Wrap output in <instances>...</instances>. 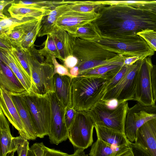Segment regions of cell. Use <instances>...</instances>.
Masks as SVG:
<instances>
[{"mask_svg": "<svg viewBox=\"0 0 156 156\" xmlns=\"http://www.w3.org/2000/svg\"><path fill=\"white\" fill-rule=\"evenodd\" d=\"M77 111L73 107L66 108L65 117L66 126L68 129L76 115Z\"/></svg>", "mask_w": 156, "mask_h": 156, "instance_id": "cell-41", "label": "cell"}, {"mask_svg": "<svg viewBox=\"0 0 156 156\" xmlns=\"http://www.w3.org/2000/svg\"><path fill=\"white\" fill-rule=\"evenodd\" d=\"M30 148L34 151L36 156H69L66 153L46 147L43 142L34 143Z\"/></svg>", "mask_w": 156, "mask_h": 156, "instance_id": "cell-29", "label": "cell"}, {"mask_svg": "<svg viewBox=\"0 0 156 156\" xmlns=\"http://www.w3.org/2000/svg\"><path fill=\"white\" fill-rule=\"evenodd\" d=\"M41 20L34 28L24 35L21 47L27 49L34 47V43L40 29Z\"/></svg>", "mask_w": 156, "mask_h": 156, "instance_id": "cell-30", "label": "cell"}, {"mask_svg": "<svg viewBox=\"0 0 156 156\" xmlns=\"http://www.w3.org/2000/svg\"><path fill=\"white\" fill-rule=\"evenodd\" d=\"M56 58L55 56H53L52 58L54 75L58 74L61 76H67L71 77L68 69L64 65L59 64L57 61Z\"/></svg>", "mask_w": 156, "mask_h": 156, "instance_id": "cell-39", "label": "cell"}, {"mask_svg": "<svg viewBox=\"0 0 156 156\" xmlns=\"http://www.w3.org/2000/svg\"><path fill=\"white\" fill-rule=\"evenodd\" d=\"M90 41L106 50L125 56L145 58L152 56L155 53L144 40L138 35L116 38L101 36Z\"/></svg>", "mask_w": 156, "mask_h": 156, "instance_id": "cell-4", "label": "cell"}, {"mask_svg": "<svg viewBox=\"0 0 156 156\" xmlns=\"http://www.w3.org/2000/svg\"><path fill=\"white\" fill-rule=\"evenodd\" d=\"M0 87L11 94H21L27 91L9 67L0 60Z\"/></svg>", "mask_w": 156, "mask_h": 156, "instance_id": "cell-17", "label": "cell"}, {"mask_svg": "<svg viewBox=\"0 0 156 156\" xmlns=\"http://www.w3.org/2000/svg\"><path fill=\"white\" fill-rule=\"evenodd\" d=\"M123 65L119 63L103 66L80 73L78 76L99 77L110 81Z\"/></svg>", "mask_w": 156, "mask_h": 156, "instance_id": "cell-25", "label": "cell"}, {"mask_svg": "<svg viewBox=\"0 0 156 156\" xmlns=\"http://www.w3.org/2000/svg\"><path fill=\"white\" fill-rule=\"evenodd\" d=\"M73 55L78 60L77 66L79 73L103 66L123 64L126 56L104 49L91 41L79 38L75 41Z\"/></svg>", "mask_w": 156, "mask_h": 156, "instance_id": "cell-3", "label": "cell"}, {"mask_svg": "<svg viewBox=\"0 0 156 156\" xmlns=\"http://www.w3.org/2000/svg\"><path fill=\"white\" fill-rule=\"evenodd\" d=\"M72 78L55 74L54 76V92L65 107H71Z\"/></svg>", "mask_w": 156, "mask_h": 156, "instance_id": "cell-19", "label": "cell"}, {"mask_svg": "<svg viewBox=\"0 0 156 156\" xmlns=\"http://www.w3.org/2000/svg\"><path fill=\"white\" fill-rule=\"evenodd\" d=\"M94 128L98 139L116 147L129 145L130 142L125 135L121 133L96 125H95Z\"/></svg>", "mask_w": 156, "mask_h": 156, "instance_id": "cell-22", "label": "cell"}, {"mask_svg": "<svg viewBox=\"0 0 156 156\" xmlns=\"http://www.w3.org/2000/svg\"><path fill=\"white\" fill-rule=\"evenodd\" d=\"M127 5L149 11L156 14V1H127Z\"/></svg>", "mask_w": 156, "mask_h": 156, "instance_id": "cell-34", "label": "cell"}, {"mask_svg": "<svg viewBox=\"0 0 156 156\" xmlns=\"http://www.w3.org/2000/svg\"><path fill=\"white\" fill-rule=\"evenodd\" d=\"M144 58L139 56H126L124 60L123 64L126 66H131L138 60Z\"/></svg>", "mask_w": 156, "mask_h": 156, "instance_id": "cell-44", "label": "cell"}, {"mask_svg": "<svg viewBox=\"0 0 156 156\" xmlns=\"http://www.w3.org/2000/svg\"><path fill=\"white\" fill-rule=\"evenodd\" d=\"M29 142L27 139L20 136L13 137L11 148V156H13L16 151L18 156H27L28 150L30 148Z\"/></svg>", "mask_w": 156, "mask_h": 156, "instance_id": "cell-28", "label": "cell"}, {"mask_svg": "<svg viewBox=\"0 0 156 156\" xmlns=\"http://www.w3.org/2000/svg\"><path fill=\"white\" fill-rule=\"evenodd\" d=\"M12 51L16 55L22 65L31 79V69L29 64L27 49H24L21 47H13Z\"/></svg>", "mask_w": 156, "mask_h": 156, "instance_id": "cell-33", "label": "cell"}, {"mask_svg": "<svg viewBox=\"0 0 156 156\" xmlns=\"http://www.w3.org/2000/svg\"><path fill=\"white\" fill-rule=\"evenodd\" d=\"M20 94L29 108L37 137L43 138L48 135L51 110L48 94L40 95L31 91Z\"/></svg>", "mask_w": 156, "mask_h": 156, "instance_id": "cell-5", "label": "cell"}, {"mask_svg": "<svg viewBox=\"0 0 156 156\" xmlns=\"http://www.w3.org/2000/svg\"><path fill=\"white\" fill-rule=\"evenodd\" d=\"M143 59L130 66L122 78L115 86L106 92L101 101L115 99L119 103L133 101L137 74Z\"/></svg>", "mask_w": 156, "mask_h": 156, "instance_id": "cell-9", "label": "cell"}, {"mask_svg": "<svg viewBox=\"0 0 156 156\" xmlns=\"http://www.w3.org/2000/svg\"><path fill=\"white\" fill-rule=\"evenodd\" d=\"M116 156H134L132 151L130 147L129 149L121 152Z\"/></svg>", "mask_w": 156, "mask_h": 156, "instance_id": "cell-49", "label": "cell"}, {"mask_svg": "<svg viewBox=\"0 0 156 156\" xmlns=\"http://www.w3.org/2000/svg\"><path fill=\"white\" fill-rule=\"evenodd\" d=\"M99 16L96 11L83 13L70 10L59 16L55 24L73 36L79 28L92 22Z\"/></svg>", "mask_w": 156, "mask_h": 156, "instance_id": "cell-13", "label": "cell"}, {"mask_svg": "<svg viewBox=\"0 0 156 156\" xmlns=\"http://www.w3.org/2000/svg\"><path fill=\"white\" fill-rule=\"evenodd\" d=\"M0 108L9 122L19 132L20 136L29 140L22 121L13 102L12 95L0 86Z\"/></svg>", "mask_w": 156, "mask_h": 156, "instance_id": "cell-14", "label": "cell"}, {"mask_svg": "<svg viewBox=\"0 0 156 156\" xmlns=\"http://www.w3.org/2000/svg\"><path fill=\"white\" fill-rule=\"evenodd\" d=\"M14 0H1L0 1V13H3V10L7 5L12 3Z\"/></svg>", "mask_w": 156, "mask_h": 156, "instance_id": "cell-47", "label": "cell"}, {"mask_svg": "<svg viewBox=\"0 0 156 156\" xmlns=\"http://www.w3.org/2000/svg\"><path fill=\"white\" fill-rule=\"evenodd\" d=\"M47 10L46 8L40 5H23L13 2L8 8V11L11 17L21 20L26 17L40 18L44 15Z\"/></svg>", "mask_w": 156, "mask_h": 156, "instance_id": "cell-20", "label": "cell"}, {"mask_svg": "<svg viewBox=\"0 0 156 156\" xmlns=\"http://www.w3.org/2000/svg\"><path fill=\"white\" fill-rule=\"evenodd\" d=\"M57 18L48 15L44 16L41 22V28L37 37H42L52 33Z\"/></svg>", "mask_w": 156, "mask_h": 156, "instance_id": "cell-32", "label": "cell"}, {"mask_svg": "<svg viewBox=\"0 0 156 156\" xmlns=\"http://www.w3.org/2000/svg\"><path fill=\"white\" fill-rule=\"evenodd\" d=\"M51 104V117L49 133L50 142L58 145L68 138V129L65 120L66 108L54 92L48 94Z\"/></svg>", "mask_w": 156, "mask_h": 156, "instance_id": "cell-11", "label": "cell"}, {"mask_svg": "<svg viewBox=\"0 0 156 156\" xmlns=\"http://www.w3.org/2000/svg\"><path fill=\"white\" fill-rule=\"evenodd\" d=\"M84 150V149H77L73 154H69L68 156H88V155L85 154Z\"/></svg>", "mask_w": 156, "mask_h": 156, "instance_id": "cell-48", "label": "cell"}, {"mask_svg": "<svg viewBox=\"0 0 156 156\" xmlns=\"http://www.w3.org/2000/svg\"><path fill=\"white\" fill-rule=\"evenodd\" d=\"M153 65L151 56L144 58L137 74L133 101L144 106L155 105L151 80Z\"/></svg>", "mask_w": 156, "mask_h": 156, "instance_id": "cell-12", "label": "cell"}, {"mask_svg": "<svg viewBox=\"0 0 156 156\" xmlns=\"http://www.w3.org/2000/svg\"><path fill=\"white\" fill-rule=\"evenodd\" d=\"M110 80L99 77L77 76L72 81V106L87 112L101 101Z\"/></svg>", "mask_w": 156, "mask_h": 156, "instance_id": "cell-2", "label": "cell"}, {"mask_svg": "<svg viewBox=\"0 0 156 156\" xmlns=\"http://www.w3.org/2000/svg\"><path fill=\"white\" fill-rule=\"evenodd\" d=\"M13 137L11 133L9 122L0 108V156H11Z\"/></svg>", "mask_w": 156, "mask_h": 156, "instance_id": "cell-23", "label": "cell"}, {"mask_svg": "<svg viewBox=\"0 0 156 156\" xmlns=\"http://www.w3.org/2000/svg\"><path fill=\"white\" fill-rule=\"evenodd\" d=\"M69 72L72 79L78 76L80 73L79 68L77 66H76L70 69Z\"/></svg>", "mask_w": 156, "mask_h": 156, "instance_id": "cell-46", "label": "cell"}, {"mask_svg": "<svg viewBox=\"0 0 156 156\" xmlns=\"http://www.w3.org/2000/svg\"><path fill=\"white\" fill-rule=\"evenodd\" d=\"M140 36L154 51H156V31L151 29L143 30L138 33Z\"/></svg>", "mask_w": 156, "mask_h": 156, "instance_id": "cell-35", "label": "cell"}, {"mask_svg": "<svg viewBox=\"0 0 156 156\" xmlns=\"http://www.w3.org/2000/svg\"><path fill=\"white\" fill-rule=\"evenodd\" d=\"M47 38L43 44L44 48L56 58L61 60L59 51L53 39L52 33L47 35Z\"/></svg>", "mask_w": 156, "mask_h": 156, "instance_id": "cell-36", "label": "cell"}, {"mask_svg": "<svg viewBox=\"0 0 156 156\" xmlns=\"http://www.w3.org/2000/svg\"><path fill=\"white\" fill-rule=\"evenodd\" d=\"M156 118V105L144 106L137 103L129 108L124 126V134L131 143L135 141L138 129L149 121Z\"/></svg>", "mask_w": 156, "mask_h": 156, "instance_id": "cell-10", "label": "cell"}, {"mask_svg": "<svg viewBox=\"0 0 156 156\" xmlns=\"http://www.w3.org/2000/svg\"><path fill=\"white\" fill-rule=\"evenodd\" d=\"M0 50L6 52H10L12 51L13 48L7 36L0 37Z\"/></svg>", "mask_w": 156, "mask_h": 156, "instance_id": "cell-42", "label": "cell"}, {"mask_svg": "<svg viewBox=\"0 0 156 156\" xmlns=\"http://www.w3.org/2000/svg\"><path fill=\"white\" fill-rule=\"evenodd\" d=\"M129 145L134 156H151L145 148L135 143L130 142Z\"/></svg>", "mask_w": 156, "mask_h": 156, "instance_id": "cell-40", "label": "cell"}, {"mask_svg": "<svg viewBox=\"0 0 156 156\" xmlns=\"http://www.w3.org/2000/svg\"><path fill=\"white\" fill-rule=\"evenodd\" d=\"M63 62L64 66L70 69L77 66L78 60L75 56L72 55L66 58Z\"/></svg>", "mask_w": 156, "mask_h": 156, "instance_id": "cell-43", "label": "cell"}, {"mask_svg": "<svg viewBox=\"0 0 156 156\" xmlns=\"http://www.w3.org/2000/svg\"><path fill=\"white\" fill-rule=\"evenodd\" d=\"M20 21L10 30L7 36L14 48L21 47V42L24 35L23 30L19 24Z\"/></svg>", "mask_w": 156, "mask_h": 156, "instance_id": "cell-31", "label": "cell"}, {"mask_svg": "<svg viewBox=\"0 0 156 156\" xmlns=\"http://www.w3.org/2000/svg\"><path fill=\"white\" fill-rule=\"evenodd\" d=\"M73 37L88 41H92L100 38V34L95 26L92 23L86 24L79 28Z\"/></svg>", "mask_w": 156, "mask_h": 156, "instance_id": "cell-26", "label": "cell"}, {"mask_svg": "<svg viewBox=\"0 0 156 156\" xmlns=\"http://www.w3.org/2000/svg\"><path fill=\"white\" fill-rule=\"evenodd\" d=\"M27 156H36L34 151L30 148H29L27 152Z\"/></svg>", "mask_w": 156, "mask_h": 156, "instance_id": "cell-50", "label": "cell"}, {"mask_svg": "<svg viewBox=\"0 0 156 156\" xmlns=\"http://www.w3.org/2000/svg\"><path fill=\"white\" fill-rule=\"evenodd\" d=\"M61 58L63 62L73 55V48L76 38L55 25L51 33Z\"/></svg>", "mask_w": 156, "mask_h": 156, "instance_id": "cell-18", "label": "cell"}, {"mask_svg": "<svg viewBox=\"0 0 156 156\" xmlns=\"http://www.w3.org/2000/svg\"><path fill=\"white\" fill-rule=\"evenodd\" d=\"M0 60L9 67L27 91L30 92L31 86V79L12 51L6 52L0 50Z\"/></svg>", "mask_w": 156, "mask_h": 156, "instance_id": "cell-16", "label": "cell"}, {"mask_svg": "<svg viewBox=\"0 0 156 156\" xmlns=\"http://www.w3.org/2000/svg\"><path fill=\"white\" fill-rule=\"evenodd\" d=\"M129 108L127 101L119 103L115 108H108L101 101L87 112L95 125L109 128L124 134L126 115Z\"/></svg>", "mask_w": 156, "mask_h": 156, "instance_id": "cell-6", "label": "cell"}, {"mask_svg": "<svg viewBox=\"0 0 156 156\" xmlns=\"http://www.w3.org/2000/svg\"><path fill=\"white\" fill-rule=\"evenodd\" d=\"M70 4L65 3L59 5L54 9L46 10L45 15L53 16L58 18L65 12L70 10Z\"/></svg>", "mask_w": 156, "mask_h": 156, "instance_id": "cell-37", "label": "cell"}, {"mask_svg": "<svg viewBox=\"0 0 156 156\" xmlns=\"http://www.w3.org/2000/svg\"><path fill=\"white\" fill-rule=\"evenodd\" d=\"M99 17L92 22L101 36L119 38L137 35L147 29L156 31V14L126 4L102 5Z\"/></svg>", "mask_w": 156, "mask_h": 156, "instance_id": "cell-1", "label": "cell"}, {"mask_svg": "<svg viewBox=\"0 0 156 156\" xmlns=\"http://www.w3.org/2000/svg\"><path fill=\"white\" fill-rule=\"evenodd\" d=\"M130 66L124 65L123 66L120 71L108 83L107 87L106 92L113 87L119 82L125 74Z\"/></svg>", "mask_w": 156, "mask_h": 156, "instance_id": "cell-38", "label": "cell"}, {"mask_svg": "<svg viewBox=\"0 0 156 156\" xmlns=\"http://www.w3.org/2000/svg\"><path fill=\"white\" fill-rule=\"evenodd\" d=\"M135 143L156 156V118L147 122L137 130Z\"/></svg>", "mask_w": 156, "mask_h": 156, "instance_id": "cell-15", "label": "cell"}, {"mask_svg": "<svg viewBox=\"0 0 156 156\" xmlns=\"http://www.w3.org/2000/svg\"><path fill=\"white\" fill-rule=\"evenodd\" d=\"M27 52L31 69V86L30 91L42 95L54 92L53 64L40 61H42L29 49H27Z\"/></svg>", "mask_w": 156, "mask_h": 156, "instance_id": "cell-7", "label": "cell"}, {"mask_svg": "<svg viewBox=\"0 0 156 156\" xmlns=\"http://www.w3.org/2000/svg\"><path fill=\"white\" fill-rule=\"evenodd\" d=\"M101 5L96 1H72L69 5L70 10L83 13L95 12Z\"/></svg>", "mask_w": 156, "mask_h": 156, "instance_id": "cell-27", "label": "cell"}, {"mask_svg": "<svg viewBox=\"0 0 156 156\" xmlns=\"http://www.w3.org/2000/svg\"><path fill=\"white\" fill-rule=\"evenodd\" d=\"M129 148V145L116 147L97 139L92 145L89 155L90 156H116Z\"/></svg>", "mask_w": 156, "mask_h": 156, "instance_id": "cell-24", "label": "cell"}, {"mask_svg": "<svg viewBox=\"0 0 156 156\" xmlns=\"http://www.w3.org/2000/svg\"><path fill=\"white\" fill-rule=\"evenodd\" d=\"M11 95L13 102L23 123L29 140H35L37 137L30 111L26 103L20 94Z\"/></svg>", "mask_w": 156, "mask_h": 156, "instance_id": "cell-21", "label": "cell"}, {"mask_svg": "<svg viewBox=\"0 0 156 156\" xmlns=\"http://www.w3.org/2000/svg\"><path fill=\"white\" fill-rule=\"evenodd\" d=\"M95 125L87 112L77 111L68 129V138L74 147L84 150L92 145Z\"/></svg>", "mask_w": 156, "mask_h": 156, "instance_id": "cell-8", "label": "cell"}, {"mask_svg": "<svg viewBox=\"0 0 156 156\" xmlns=\"http://www.w3.org/2000/svg\"><path fill=\"white\" fill-rule=\"evenodd\" d=\"M103 101L106 105L108 108L111 109L116 108L119 104L118 101L115 99H110Z\"/></svg>", "mask_w": 156, "mask_h": 156, "instance_id": "cell-45", "label": "cell"}]
</instances>
